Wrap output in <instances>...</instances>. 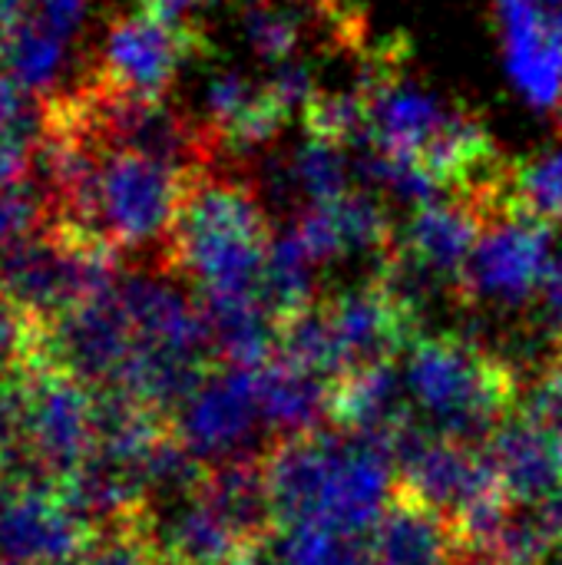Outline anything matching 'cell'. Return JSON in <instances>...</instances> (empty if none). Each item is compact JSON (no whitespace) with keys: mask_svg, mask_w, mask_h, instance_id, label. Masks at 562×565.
<instances>
[{"mask_svg":"<svg viewBox=\"0 0 562 565\" xmlns=\"http://www.w3.org/2000/svg\"><path fill=\"white\" fill-rule=\"evenodd\" d=\"M275 533L318 526L341 536H371L397 490L394 457L344 430L282 437L262 454Z\"/></svg>","mask_w":562,"mask_h":565,"instance_id":"obj_1","label":"cell"},{"mask_svg":"<svg viewBox=\"0 0 562 565\" xmlns=\"http://www.w3.org/2000/svg\"><path fill=\"white\" fill-rule=\"evenodd\" d=\"M272 245V228L255 192L238 179L202 172L179 209L159 268L192 281L202 305L248 301L258 298Z\"/></svg>","mask_w":562,"mask_h":565,"instance_id":"obj_2","label":"cell"},{"mask_svg":"<svg viewBox=\"0 0 562 565\" xmlns=\"http://www.w3.org/2000/svg\"><path fill=\"white\" fill-rule=\"evenodd\" d=\"M404 384L431 437L487 444L517 411L523 381L487 348L460 334H421L404 354Z\"/></svg>","mask_w":562,"mask_h":565,"instance_id":"obj_3","label":"cell"},{"mask_svg":"<svg viewBox=\"0 0 562 565\" xmlns=\"http://www.w3.org/2000/svg\"><path fill=\"white\" fill-rule=\"evenodd\" d=\"M202 172H189L139 152L103 149L99 169L79 209L50 225L70 228L106 248L119 252H159V265L179 218V209Z\"/></svg>","mask_w":562,"mask_h":565,"instance_id":"obj_4","label":"cell"},{"mask_svg":"<svg viewBox=\"0 0 562 565\" xmlns=\"http://www.w3.org/2000/svg\"><path fill=\"white\" fill-rule=\"evenodd\" d=\"M116 252L60 225H43L0 248V298L43 328L66 311L113 291Z\"/></svg>","mask_w":562,"mask_h":565,"instance_id":"obj_5","label":"cell"},{"mask_svg":"<svg viewBox=\"0 0 562 565\" xmlns=\"http://www.w3.org/2000/svg\"><path fill=\"white\" fill-rule=\"evenodd\" d=\"M20 444L63 487L96 454V391L36 361L10 381Z\"/></svg>","mask_w":562,"mask_h":565,"instance_id":"obj_6","label":"cell"},{"mask_svg":"<svg viewBox=\"0 0 562 565\" xmlns=\"http://www.w3.org/2000/svg\"><path fill=\"white\" fill-rule=\"evenodd\" d=\"M176 440L205 467L258 460L255 434L268 424L258 404V371L215 364L169 417Z\"/></svg>","mask_w":562,"mask_h":565,"instance_id":"obj_7","label":"cell"},{"mask_svg":"<svg viewBox=\"0 0 562 565\" xmlns=\"http://www.w3.org/2000/svg\"><path fill=\"white\" fill-rule=\"evenodd\" d=\"M553 232L550 225L497 205L487 215L480 245L464 271V281L457 295L474 305H497V308H517L540 295L553 258Z\"/></svg>","mask_w":562,"mask_h":565,"instance_id":"obj_8","label":"cell"},{"mask_svg":"<svg viewBox=\"0 0 562 565\" xmlns=\"http://www.w3.org/2000/svg\"><path fill=\"white\" fill-rule=\"evenodd\" d=\"M202 50L205 40L195 26H169L136 10L106 26L99 63L93 66L89 79L126 96L166 99L179 70Z\"/></svg>","mask_w":562,"mask_h":565,"instance_id":"obj_9","label":"cell"},{"mask_svg":"<svg viewBox=\"0 0 562 565\" xmlns=\"http://www.w3.org/2000/svg\"><path fill=\"white\" fill-rule=\"evenodd\" d=\"M318 308L335 334L348 374L358 367L391 364L397 354H407V348L421 338L417 305L381 271L364 285L344 288L328 301H318Z\"/></svg>","mask_w":562,"mask_h":565,"instance_id":"obj_10","label":"cell"},{"mask_svg":"<svg viewBox=\"0 0 562 565\" xmlns=\"http://www.w3.org/2000/svg\"><path fill=\"white\" fill-rule=\"evenodd\" d=\"M132 354L136 338L116 288L43 328L40 361L66 371L89 391H113L123 381Z\"/></svg>","mask_w":562,"mask_h":565,"instance_id":"obj_11","label":"cell"},{"mask_svg":"<svg viewBox=\"0 0 562 565\" xmlns=\"http://www.w3.org/2000/svg\"><path fill=\"white\" fill-rule=\"evenodd\" d=\"M487 215L467 195H444L417 205L404 235L397 238L394 258L414 285L447 281L460 288L464 271L480 245Z\"/></svg>","mask_w":562,"mask_h":565,"instance_id":"obj_12","label":"cell"},{"mask_svg":"<svg viewBox=\"0 0 562 565\" xmlns=\"http://www.w3.org/2000/svg\"><path fill=\"white\" fill-rule=\"evenodd\" d=\"M331 424L351 437L384 447L394 457L397 447L421 430L404 371L391 361L344 374L331 394Z\"/></svg>","mask_w":562,"mask_h":565,"instance_id":"obj_13","label":"cell"},{"mask_svg":"<svg viewBox=\"0 0 562 565\" xmlns=\"http://www.w3.org/2000/svg\"><path fill=\"white\" fill-rule=\"evenodd\" d=\"M89 536L60 490L7 493L0 507V565L76 563Z\"/></svg>","mask_w":562,"mask_h":565,"instance_id":"obj_14","label":"cell"},{"mask_svg":"<svg viewBox=\"0 0 562 565\" xmlns=\"http://www.w3.org/2000/svg\"><path fill=\"white\" fill-rule=\"evenodd\" d=\"M368 553L374 565H477L460 530L401 483L368 536Z\"/></svg>","mask_w":562,"mask_h":565,"instance_id":"obj_15","label":"cell"},{"mask_svg":"<svg viewBox=\"0 0 562 565\" xmlns=\"http://www.w3.org/2000/svg\"><path fill=\"white\" fill-rule=\"evenodd\" d=\"M484 454L513 507L540 510L562 490V434L513 411Z\"/></svg>","mask_w":562,"mask_h":565,"instance_id":"obj_16","label":"cell"},{"mask_svg":"<svg viewBox=\"0 0 562 565\" xmlns=\"http://www.w3.org/2000/svg\"><path fill=\"white\" fill-rule=\"evenodd\" d=\"M291 235L301 242V248L311 255L315 265L361 255V252H374L384 262L397 245V235L384 209L361 192H348L341 199L308 205L298 215Z\"/></svg>","mask_w":562,"mask_h":565,"instance_id":"obj_17","label":"cell"},{"mask_svg":"<svg viewBox=\"0 0 562 565\" xmlns=\"http://www.w3.org/2000/svg\"><path fill=\"white\" fill-rule=\"evenodd\" d=\"M331 381L278 358L258 371V404L275 440L325 427L331 420Z\"/></svg>","mask_w":562,"mask_h":565,"instance_id":"obj_18","label":"cell"},{"mask_svg":"<svg viewBox=\"0 0 562 565\" xmlns=\"http://www.w3.org/2000/svg\"><path fill=\"white\" fill-rule=\"evenodd\" d=\"M258 301L265 315L278 324V331L318 305L315 301V262L295 235H285L282 242L272 245L268 262L258 278Z\"/></svg>","mask_w":562,"mask_h":565,"instance_id":"obj_19","label":"cell"},{"mask_svg":"<svg viewBox=\"0 0 562 565\" xmlns=\"http://www.w3.org/2000/svg\"><path fill=\"white\" fill-rule=\"evenodd\" d=\"M500 205L517 209L550 228L562 222V149L523 166H510Z\"/></svg>","mask_w":562,"mask_h":565,"instance_id":"obj_20","label":"cell"},{"mask_svg":"<svg viewBox=\"0 0 562 565\" xmlns=\"http://www.w3.org/2000/svg\"><path fill=\"white\" fill-rule=\"evenodd\" d=\"M265 565H374L368 543L318 526L278 530L265 550Z\"/></svg>","mask_w":562,"mask_h":565,"instance_id":"obj_21","label":"cell"},{"mask_svg":"<svg viewBox=\"0 0 562 565\" xmlns=\"http://www.w3.org/2000/svg\"><path fill=\"white\" fill-rule=\"evenodd\" d=\"M63 36L46 23V20H36L30 17L10 50H7V60H3V70L20 83L23 93H40L43 86L53 83L56 70H60V56H63Z\"/></svg>","mask_w":562,"mask_h":565,"instance_id":"obj_22","label":"cell"},{"mask_svg":"<svg viewBox=\"0 0 562 565\" xmlns=\"http://www.w3.org/2000/svg\"><path fill=\"white\" fill-rule=\"evenodd\" d=\"M288 179L295 182V189L311 202H331L348 195V159H344V146L325 142L308 136V142L291 156L288 166Z\"/></svg>","mask_w":562,"mask_h":565,"instance_id":"obj_23","label":"cell"},{"mask_svg":"<svg viewBox=\"0 0 562 565\" xmlns=\"http://www.w3.org/2000/svg\"><path fill=\"white\" fill-rule=\"evenodd\" d=\"M43 132L40 103H26L10 122L0 126V189L23 185L30 179V159Z\"/></svg>","mask_w":562,"mask_h":565,"instance_id":"obj_24","label":"cell"},{"mask_svg":"<svg viewBox=\"0 0 562 565\" xmlns=\"http://www.w3.org/2000/svg\"><path fill=\"white\" fill-rule=\"evenodd\" d=\"M50 222V209L46 199L30 185H13V189H0V248L40 232Z\"/></svg>","mask_w":562,"mask_h":565,"instance_id":"obj_25","label":"cell"},{"mask_svg":"<svg viewBox=\"0 0 562 565\" xmlns=\"http://www.w3.org/2000/svg\"><path fill=\"white\" fill-rule=\"evenodd\" d=\"M248 40L265 60H285L298 43V23L278 10H252L248 17Z\"/></svg>","mask_w":562,"mask_h":565,"instance_id":"obj_26","label":"cell"},{"mask_svg":"<svg viewBox=\"0 0 562 565\" xmlns=\"http://www.w3.org/2000/svg\"><path fill=\"white\" fill-rule=\"evenodd\" d=\"M540 301H543V318H547V328L556 341L562 354V262H553L543 288H540Z\"/></svg>","mask_w":562,"mask_h":565,"instance_id":"obj_27","label":"cell"},{"mask_svg":"<svg viewBox=\"0 0 562 565\" xmlns=\"http://www.w3.org/2000/svg\"><path fill=\"white\" fill-rule=\"evenodd\" d=\"M136 3H139L142 13H149V17H156V20H162L169 26H192L189 13L202 10L212 0H136Z\"/></svg>","mask_w":562,"mask_h":565,"instance_id":"obj_28","label":"cell"},{"mask_svg":"<svg viewBox=\"0 0 562 565\" xmlns=\"http://www.w3.org/2000/svg\"><path fill=\"white\" fill-rule=\"evenodd\" d=\"M83 17V0H43V20L63 36L70 33Z\"/></svg>","mask_w":562,"mask_h":565,"instance_id":"obj_29","label":"cell"},{"mask_svg":"<svg viewBox=\"0 0 562 565\" xmlns=\"http://www.w3.org/2000/svg\"><path fill=\"white\" fill-rule=\"evenodd\" d=\"M23 106H26V99H23L20 83H17L7 70H0V126L10 122Z\"/></svg>","mask_w":562,"mask_h":565,"instance_id":"obj_30","label":"cell"},{"mask_svg":"<svg viewBox=\"0 0 562 565\" xmlns=\"http://www.w3.org/2000/svg\"><path fill=\"white\" fill-rule=\"evenodd\" d=\"M543 513H547V520H550V526L556 530V536L562 540V490L543 507Z\"/></svg>","mask_w":562,"mask_h":565,"instance_id":"obj_31","label":"cell"},{"mask_svg":"<svg viewBox=\"0 0 562 565\" xmlns=\"http://www.w3.org/2000/svg\"><path fill=\"white\" fill-rule=\"evenodd\" d=\"M7 384H10V381H7V377L0 374V394H3V387H7Z\"/></svg>","mask_w":562,"mask_h":565,"instance_id":"obj_32","label":"cell"},{"mask_svg":"<svg viewBox=\"0 0 562 565\" xmlns=\"http://www.w3.org/2000/svg\"><path fill=\"white\" fill-rule=\"evenodd\" d=\"M3 500H7V490L0 487V507H3Z\"/></svg>","mask_w":562,"mask_h":565,"instance_id":"obj_33","label":"cell"},{"mask_svg":"<svg viewBox=\"0 0 562 565\" xmlns=\"http://www.w3.org/2000/svg\"><path fill=\"white\" fill-rule=\"evenodd\" d=\"M66 565H76V563H66Z\"/></svg>","mask_w":562,"mask_h":565,"instance_id":"obj_34","label":"cell"},{"mask_svg":"<svg viewBox=\"0 0 562 565\" xmlns=\"http://www.w3.org/2000/svg\"><path fill=\"white\" fill-rule=\"evenodd\" d=\"M262 565H265V559H262Z\"/></svg>","mask_w":562,"mask_h":565,"instance_id":"obj_35","label":"cell"}]
</instances>
